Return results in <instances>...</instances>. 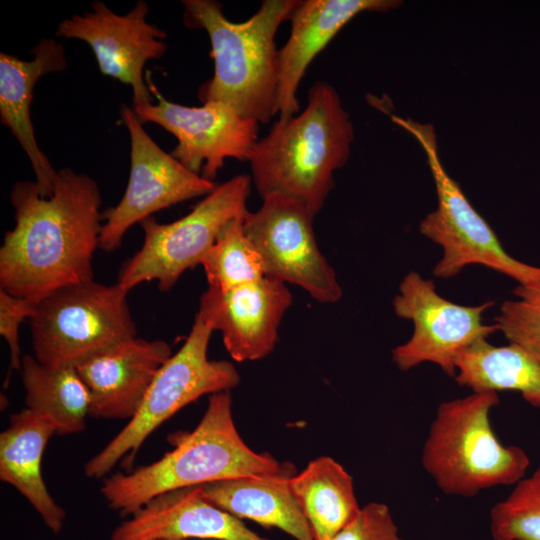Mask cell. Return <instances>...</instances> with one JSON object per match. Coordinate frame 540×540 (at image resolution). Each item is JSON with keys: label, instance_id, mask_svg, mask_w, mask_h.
<instances>
[{"label": "cell", "instance_id": "2", "mask_svg": "<svg viewBox=\"0 0 540 540\" xmlns=\"http://www.w3.org/2000/svg\"><path fill=\"white\" fill-rule=\"evenodd\" d=\"M354 128L336 89L315 82L300 113L278 118L259 138L248 162L261 198L282 195L315 217L334 187V173L350 158Z\"/></svg>", "mask_w": 540, "mask_h": 540}, {"label": "cell", "instance_id": "15", "mask_svg": "<svg viewBox=\"0 0 540 540\" xmlns=\"http://www.w3.org/2000/svg\"><path fill=\"white\" fill-rule=\"evenodd\" d=\"M291 303L286 284L265 276L228 290L208 287L195 318L221 332L235 361H255L274 349L281 320Z\"/></svg>", "mask_w": 540, "mask_h": 540}, {"label": "cell", "instance_id": "6", "mask_svg": "<svg viewBox=\"0 0 540 540\" xmlns=\"http://www.w3.org/2000/svg\"><path fill=\"white\" fill-rule=\"evenodd\" d=\"M392 120L417 140L434 180L437 206L419 223L420 233L442 249L433 275L450 279L469 265H482L515 280L517 285L540 284V267L515 259L503 248L492 227L446 171L433 125L394 115Z\"/></svg>", "mask_w": 540, "mask_h": 540}, {"label": "cell", "instance_id": "3", "mask_svg": "<svg viewBox=\"0 0 540 540\" xmlns=\"http://www.w3.org/2000/svg\"><path fill=\"white\" fill-rule=\"evenodd\" d=\"M174 448L160 459L102 479L109 508L128 517L152 498L175 489L247 476L277 474L289 462L253 451L240 436L230 391L210 395L198 425L173 436Z\"/></svg>", "mask_w": 540, "mask_h": 540}, {"label": "cell", "instance_id": "29", "mask_svg": "<svg viewBox=\"0 0 540 540\" xmlns=\"http://www.w3.org/2000/svg\"><path fill=\"white\" fill-rule=\"evenodd\" d=\"M36 305V302L11 295L0 288V334L6 340L10 350L5 387L13 371L21 370L23 357L19 345V328L25 319H30L35 314Z\"/></svg>", "mask_w": 540, "mask_h": 540}, {"label": "cell", "instance_id": "27", "mask_svg": "<svg viewBox=\"0 0 540 540\" xmlns=\"http://www.w3.org/2000/svg\"><path fill=\"white\" fill-rule=\"evenodd\" d=\"M494 319L499 332L540 363V284L517 285Z\"/></svg>", "mask_w": 540, "mask_h": 540}, {"label": "cell", "instance_id": "11", "mask_svg": "<svg viewBox=\"0 0 540 540\" xmlns=\"http://www.w3.org/2000/svg\"><path fill=\"white\" fill-rule=\"evenodd\" d=\"M130 137V174L126 190L114 207L102 212L99 248L112 252L126 232L154 213L211 193L217 183L195 174L165 152L147 134L133 108H121Z\"/></svg>", "mask_w": 540, "mask_h": 540}, {"label": "cell", "instance_id": "20", "mask_svg": "<svg viewBox=\"0 0 540 540\" xmlns=\"http://www.w3.org/2000/svg\"><path fill=\"white\" fill-rule=\"evenodd\" d=\"M56 433L50 419L28 408L12 414L0 434V480L23 495L47 528L58 534L66 512L50 495L41 469L47 443Z\"/></svg>", "mask_w": 540, "mask_h": 540}, {"label": "cell", "instance_id": "13", "mask_svg": "<svg viewBox=\"0 0 540 540\" xmlns=\"http://www.w3.org/2000/svg\"><path fill=\"white\" fill-rule=\"evenodd\" d=\"M147 84L157 103L133 105V111L142 124L155 123L176 137L170 154L188 170L214 181L226 159L248 161L259 139L257 121L220 101L201 106L170 102L150 77Z\"/></svg>", "mask_w": 540, "mask_h": 540}, {"label": "cell", "instance_id": "26", "mask_svg": "<svg viewBox=\"0 0 540 540\" xmlns=\"http://www.w3.org/2000/svg\"><path fill=\"white\" fill-rule=\"evenodd\" d=\"M493 540H540V467L490 510Z\"/></svg>", "mask_w": 540, "mask_h": 540}, {"label": "cell", "instance_id": "23", "mask_svg": "<svg viewBox=\"0 0 540 540\" xmlns=\"http://www.w3.org/2000/svg\"><path fill=\"white\" fill-rule=\"evenodd\" d=\"M455 381L472 392L516 391L540 408V363L517 345L494 346L479 341L454 360Z\"/></svg>", "mask_w": 540, "mask_h": 540}, {"label": "cell", "instance_id": "1", "mask_svg": "<svg viewBox=\"0 0 540 540\" xmlns=\"http://www.w3.org/2000/svg\"><path fill=\"white\" fill-rule=\"evenodd\" d=\"M10 200L15 226L0 247V288L37 303L93 280L103 223L95 180L63 168L49 197L41 196L35 181L23 180L13 185Z\"/></svg>", "mask_w": 540, "mask_h": 540}, {"label": "cell", "instance_id": "4", "mask_svg": "<svg viewBox=\"0 0 540 540\" xmlns=\"http://www.w3.org/2000/svg\"><path fill=\"white\" fill-rule=\"evenodd\" d=\"M301 0H264L243 22H232L215 0H183L188 28L204 29L214 74L198 90L202 104L220 101L242 116L267 124L276 116L278 49L275 35Z\"/></svg>", "mask_w": 540, "mask_h": 540}, {"label": "cell", "instance_id": "9", "mask_svg": "<svg viewBox=\"0 0 540 540\" xmlns=\"http://www.w3.org/2000/svg\"><path fill=\"white\" fill-rule=\"evenodd\" d=\"M251 182L248 175L232 177L173 222L159 223L153 216L141 221L142 247L123 263L118 283L128 291L153 280L163 292L173 288L186 270L201 265L223 227L248 211Z\"/></svg>", "mask_w": 540, "mask_h": 540}, {"label": "cell", "instance_id": "16", "mask_svg": "<svg viewBox=\"0 0 540 540\" xmlns=\"http://www.w3.org/2000/svg\"><path fill=\"white\" fill-rule=\"evenodd\" d=\"M268 540L202 495L200 486L162 493L117 525L110 540Z\"/></svg>", "mask_w": 540, "mask_h": 540}, {"label": "cell", "instance_id": "25", "mask_svg": "<svg viewBox=\"0 0 540 540\" xmlns=\"http://www.w3.org/2000/svg\"><path fill=\"white\" fill-rule=\"evenodd\" d=\"M244 215L223 227L203 258L208 287L228 290L266 276L262 258L244 232Z\"/></svg>", "mask_w": 540, "mask_h": 540}, {"label": "cell", "instance_id": "18", "mask_svg": "<svg viewBox=\"0 0 540 540\" xmlns=\"http://www.w3.org/2000/svg\"><path fill=\"white\" fill-rule=\"evenodd\" d=\"M171 356L166 341L135 337L79 365L90 394V416L130 420Z\"/></svg>", "mask_w": 540, "mask_h": 540}, {"label": "cell", "instance_id": "21", "mask_svg": "<svg viewBox=\"0 0 540 540\" xmlns=\"http://www.w3.org/2000/svg\"><path fill=\"white\" fill-rule=\"evenodd\" d=\"M296 473L289 462L277 474L232 478L200 488L209 502L242 521L280 529L295 540H314L290 487Z\"/></svg>", "mask_w": 540, "mask_h": 540}, {"label": "cell", "instance_id": "5", "mask_svg": "<svg viewBox=\"0 0 540 540\" xmlns=\"http://www.w3.org/2000/svg\"><path fill=\"white\" fill-rule=\"evenodd\" d=\"M497 392L479 391L444 401L437 407L421 453V464L446 495L473 497L516 484L530 466L520 447L502 444L490 414Z\"/></svg>", "mask_w": 540, "mask_h": 540}, {"label": "cell", "instance_id": "19", "mask_svg": "<svg viewBox=\"0 0 540 540\" xmlns=\"http://www.w3.org/2000/svg\"><path fill=\"white\" fill-rule=\"evenodd\" d=\"M26 61L4 52L0 54V120L9 128L27 155L36 177L39 193L49 197L54 191L58 171L41 151L34 134L30 106L38 80L67 67L62 44L42 39Z\"/></svg>", "mask_w": 540, "mask_h": 540}, {"label": "cell", "instance_id": "8", "mask_svg": "<svg viewBox=\"0 0 540 540\" xmlns=\"http://www.w3.org/2000/svg\"><path fill=\"white\" fill-rule=\"evenodd\" d=\"M212 333L195 318L185 342L160 368L136 414L85 463L87 477H106L128 454L132 461L144 441L179 410L204 395L230 391L239 384L240 375L232 363L208 358Z\"/></svg>", "mask_w": 540, "mask_h": 540}, {"label": "cell", "instance_id": "12", "mask_svg": "<svg viewBox=\"0 0 540 540\" xmlns=\"http://www.w3.org/2000/svg\"><path fill=\"white\" fill-rule=\"evenodd\" d=\"M243 218L244 232L259 252L266 276L294 284L320 303H335L342 289L333 268L320 251L314 216L299 201L269 195Z\"/></svg>", "mask_w": 540, "mask_h": 540}, {"label": "cell", "instance_id": "28", "mask_svg": "<svg viewBox=\"0 0 540 540\" xmlns=\"http://www.w3.org/2000/svg\"><path fill=\"white\" fill-rule=\"evenodd\" d=\"M331 540H404L389 507L370 502Z\"/></svg>", "mask_w": 540, "mask_h": 540}, {"label": "cell", "instance_id": "10", "mask_svg": "<svg viewBox=\"0 0 540 540\" xmlns=\"http://www.w3.org/2000/svg\"><path fill=\"white\" fill-rule=\"evenodd\" d=\"M492 306V300L476 306L456 304L436 291L432 279L410 271L399 284L393 308L398 317L412 322L413 332L392 350V361L401 371L433 363L454 378L456 355L499 332L495 323L483 322L484 312Z\"/></svg>", "mask_w": 540, "mask_h": 540}, {"label": "cell", "instance_id": "17", "mask_svg": "<svg viewBox=\"0 0 540 540\" xmlns=\"http://www.w3.org/2000/svg\"><path fill=\"white\" fill-rule=\"evenodd\" d=\"M398 0H301L290 18L291 30L278 49L276 116L299 112L297 90L309 65L336 34L363 12H388Z\"/></svg>", "mask_w": 540, "mask_h": 540}, {"label": "cell", "instance_id": "7", "mask_svg": "<svg viewBox=\"0 0 540 540\" xmlns=\"http://www.w3.org/2000/svg\"><path fill=\"white\" fill-rule=\"evenodd\" d=\"M128 292L118 282L91 280L63 287L37 302L29 319L34 357L50 367L77 368L137 337Z\"/></svg>", "mask_w": 540, "mask_h": 540}, {"label": "cell", "instance_id": "14", "mask_svg": "<svg viewBox=\"0 0 540 540\" xmlns=\"http://www.w3.org/2000/svg\"><path fill=\"white\" fill-rule=\"evenodd\" d=\"M91 9L61 21L56 35L86 42L103 75L131 86L134 105L152 103L143 70L148 61L164 56L167 34L146 21L148 4L139 0L125 15L114 13L102 1H94Z\"/></svg>", "mask_w": 540, "mask_h": 540}, {"label": "cell", "instance_id": "22", "mask_svg": "<svg viewBox=\"0 0 540 540\" xmlns=\"http://www.w3.org/2000/svg\"><path fill=\"white\" fill-rule=\"evenodd\" d=\"M314 540H331L359 513L351 475L330 456H319L290 480Z\"/></svg>", "mask_w": 540, "mask_h": 540}, {"label": "cell", "instance_id": "24", "mask_svg": "<svg viewBox=\"0 0 540 540\" xmlns=\"http://www.w3.org/2000/svg\"><path fill=\"white\" fill-rule=\"evenodd\" d=\"M26 408L50 419L56 435L80 433L90 416V394L76 368L50 367L34 356L22 358Z\"/></svg>", "mask_w": 540, "mask_h": 540}]
</instances>
